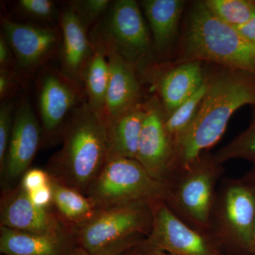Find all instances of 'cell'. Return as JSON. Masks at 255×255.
Instances as JSON below:
<instances>
[{
  "mask_svg": "<svg viewBox=\"0 0 255 255\" xmlns=\"http://www.w3.org/2000/svg\"><path fill=\"white\" fill-rule=\"evenodd\" d=\"M16 7L20 14L38 24L45 25L56 16L60 17L56 4L51 0H19Z\"/></svg>",
  "mask_w": 255,
  "mask_h": 255,
  "instance_id": "obj_27",
  "label": "cell"
},
{
  "mask_svg": "<svg viewBox=\"0 0 255 255\" xmlns=\"http://www.w3.org/2000/svg\"><path fill=\"white\" fill-rule=\"evenodd\" d=\"M198 61L255 75V46L218 18L204 1L188 13L179 54L172 64Z\"/></svg>",
  "mask_w": 255,
  "mask_h": 255,
  "instance_id": "obj_3",
  "label": "cell"
},
{
  "mask_svg": "<svg viewBox=\"0 0 255 255\" xmlns=\"http://www.w3.org/2000/svg\"><path fill=\"white\" fill-rule=\"evenodd\" d=\"M50 185L53 191L52 208L62 222L73 231L95 214L97 208L85 194L52 177Z\"/></svg>",
  "mask_w": 255,
  "mask_h": 255,
  "instance_id": "obj_22",
  "label": "cell"
},
{
  "mask_svg": "<svg viewBox=\"0 0 255 255\" xmlns=\"http://www.w3.org/2000/svg\"><path fill=\"white\" fill-rule=\"evenodd\" d=\"M43 140L39 119L28 99L16 106L14 125L4 169L1 174V189L16 186L30 166Z\"/></svg>",
  "mask_w": 255,
  "mask_h": 255,
  "instance_id": "obj_12",
  "label": "cell"
},
{
  "mask_svg": "<svg viewBox=\"0 0 255 255\" xmlns=\"http://www.w3.org/2000/svg\"><path fill=\"white\" fill-rule=\"evenodd\" d=\"M0 226L33 233L55 232L70 228L62 222L53 208L43 209L35 205L19 183L1 189Z\"/></svg>",
  "mask_w": 255,
  "mask_h": 255,
  "instance_id": "obj_14",
  "label": "cell"
},
{
  "mask_svg": "<svg viewBox=\"0 0 255 255\" xmlns=\"http://www.w3.org/2000/svg\"><path fill=\"white\" fill-rule=\"evenodd\" d=\"M214 157L216 163L222 165L232 159H246L255 164V105L248 128L218 150Z\"/></svg>",
  "mask_w": 255,
  "mask_h": 255,
  "instance_id": "obj_24",
  "label": "cell"
},
{
  "mask_svg": "<svg viewBox=\"0 0 255 255\" xmlns=\"http://www.w3.org/2000/svg\"><path fill=\"white\" fill-rule=\"evenodd\" d=\"M236 28L243 38L255 46V14L248 22Z\"/></svg>",
  "mask_w": 255,
  "mask_h": 255,
  "instance_id": "obj_34",
  "label": "cell"
},
{
  "mask_svg": "<svg viewBox=\"0 0 255 255\" xmlns=\"http://www.w3.org/2000/svg\"><path fill=\"white\" fill-rule=\"evenodd\" d=\"M136 160L151 177L163 182L173 159L174 147L165 128V114L157 95L145 101Z\"/></svg>",
  "mask_w": 255,
  "mask_h": 255,
  "instance_id": "obj_13",
  "label": "cell"
},
{
  "mask_svg": "<svg viewBox=\"0 0 255 255\" xmlns=\"http://www.w3.org/2000/svg\"><path fill=\"white\" fill-rule=\"evenodd\" d=\"M243 179H244L246 182H248L252 187L254 188L255 190V164H254L251 170L249 171V172L243 177Z\"/></svg>",
  "mask_w": 255,
  "mask_h": 255,
  "instance_id": "obj_36",
  "label": "cell"
},
{
  "mask_svg": "<svg viewBox=\"0 0 255 255\" xmlns=\"http://www.w3.org/2000/svg\"><path fill=\"white\" fill-rule=\"evenodd\" d=\"M72 228L33 233L0 226L1 255H71L77 248Z\"/></svg>",
  "mask_w": 255,
  "mask_h": 255,
  "instance_id": "obj_17",
  "label": "cell"
},
{
  "mask_svg": "<svg viewBox=\"0 0 255 255\" xmlns=\"http://www.w3.org/2000/svg\"><path fill=\"white\" fill-rule=\"evenodd\" d=\"M153 221L150 234L142 241L152 249L172 255H223L211 233L184 223L162 199L151 201Z\"/></svg>",
  "mask_w": 255,
  "mask_h": 255,
  "instance_id": "obj_9",
  "label": "cell"
},
{
  "mask_svg": "<svg viewBox=\"0 0 255 255\" xmlns=\"http://www.w3.org/2000/svg\"><path fill=\"white\" fill-rule=\"evenodd\" d=\"M86 101L83 87L61 70L46 69L38 80V107L43 139L53 142L60 138L68 116Z\"/></svg>",
  "mask_w": 255,
  "mask_h": 255,
  "instance_id": "obj_10",
  "label": "cell"
},
{
  "mask_svg": "<svg viewBox=\"0 0 255 255\" xmlns=\"http://www.w3.org/2000/svg\"><path fill=\"white\" fill-rule=\"evenodd\" d=\"M223 172V165L216 163L214 154L204 152L187 169L162 182L166 189L163 201L191 227L211 233L216 184Z\"/></svg>",
  "mask_w": 255,
  "mask_h": 255,
  "instance_id": "obj_4",
  "label": "cell"
},
{
  "mask_svg": "<svg viewBox=\"0 0 255 255\" xmlns=\"http://www.w3.org/2000/svg\"><path fill=\"white\" fill-rule=\"evenodd\" d=\"M252 255H255V224L253 234V244H252Z\"/></svg>",
  "mask_w": 255,
  "mask_h": 255,
  "instance_id": "obj_37",
  "label": "cell"
},
{
  "mask_svg": "<svg viewBox=\"0 0 255 255\" xmlns=\"http://www.w3.org/2000/svg\"><path fill=\"white\" fill-rule=\"evenodd\" d=\"M145 113V102H142L115 118L105 120L108 146L107 158H136Z\"/></svg>",
  "mask_w": 255,
  "mask_h": 255,
  "instance_id": "obj_20",
  "label": "cell"
},
{
  "mask_svg": "<svg viewBox=\"0 0 255 255\" xmlns=\"http://www.w3.org/2000/svg\"><path fill=\"white\" fill-rule=\"evenodd\" d=\"M208 70V87L195 119L174 150L167 178L184 170L216 145L233 114L241 107L255 105V75L215 66Z\"/></svg>",
  "mask_w": 255,
  "mask_h": 255,
  "instance_id": "obj_1",
  "label": "cell"
},
{
  "mask_svg": "<svg viewBox=\"0 0 255 255\" xmlns=\"http://www.w3.org/2000/svg\"><path fill=\"white\" fill-rule=\"evenodd\" d=\"M16 108L12 99L3 101L0 106V173L4 167Z\"/></svg>",
  "mask_w": 255,
  "mask_h": 255,
  "instance_id": "obj_28",
  "label": "cell"
},
{
  "mask_svg": "<svg viewBox=\"0 0 255 255\" xmlns=\"http://www.w3.org/2000/svg\"><path fill=\"white\" fill-rule=\"evenodd\" d=\"M140 5L135 0L112 1L90 33L114 48L137 72L144 73L152 65L155 48Z\"/></svg>",
  "mask_w": 255,
  "mask_h": 255,
  "instance_id": "obj_5",
  "label": "cell"
},
{
  "mask_svg": "<svg viewBox=\"0 0 255 255\" xmlns=\"http://www.w3.org/2000/svg\"><path fill=\"white\" fill-rule=\"evenodd\" d=\"M28 194L32 202L38 207L43 209H50L52 207L53 191L50 184Z\"/></svg>",
  "mask_w": 255,
  "mask_h": 255,
  "instance_id": "obj_33",
  "label": "cell"
},
{
  "mask_svg": "<svg viewBox=\"0 0 255 255\" xmlns=\"http://www.w3.org/2000/svg\"><path fill=\"white\" fill-rule=\"evenodd\" d=\"M145 238L144 236H137L128 238L95 253H89L82 248L77 247L71 255H124L132 248L140 244Z\"/></svg>",
  "mask_w": 255,
  "mask_h": 255,
  "instance_id": "obj_29",
  "label": "cell"
},
{
  "mask_svg": "<svg viewBox=\"0 0 255 255\" xmlns=\"http://www.w3.org/2000/svg\"><path fill=\"white\" fill-rule=\"evenodd\" d=\"M132 249H130V251H128L127 253H126L125 254H124V255H134L133 253H132Z\"/></svg>",
  "mask_w": 255,
  "mask_h": 255,
  "instance_id": "obj_38",
  "label": "cell"
},
{
  "mask_svg": "<svg viewBox=\"0 0 255 255\" xmlns=\"http://www.w3.org/2000/svg\"><path fill=\"white\" fill-rule=\"evenodd\" d=\"M50 182L51 177L46 169L30 168L23 174L18 183L26 192L31 193L49 185Z\"/></svg>",
  "mask_w": 255,
  "mask_h": 255,
  "instance_id": "obj_30",
  "label": "cell"
},
{
  "mask_svg": "<svg viewBox=\"0 0 255 255\" xmlns=\"http://www.w3.org/2000/svg\"><path fill=\"white\" fill-rule=\"evenodd\" d=\"M101 43L105 47L110 66V82L103 114L105 120H110L142 102L141 87L137 70L131 64L112 47Z\"/></svg>",
  "mask_w": 255,
  "mask_h": 255,
  "instance_id": "obj_18",
  "label": "cell"
},
{
  "mask_svg": "<svg viewBox=\"0 0 255 255\" xmlns=\"http://www.w3.org/2000/svg\"><path fill=\"white\" fill-rule=\"evenodd\" d=\"M142 241L140 244L132 248V252L134 255H172L166 252L148 248L143 245Z\"/></svg>",
  "mask_w": 255,
  "mask_h": 255,
  "instance_id": "obj_35",
  "label": "cell"
},
{
  "mask_svg": "<svg viewBox=\"0 0 255 255\" xmlns=\"http://www.w3.org/2000/svg\"><path fill=\"white\" fill-rule=\"evenodd\" d=\"M152 221L150 200L97 209L91 219L74 230L77 246L95 253L128 238L147 237Z\"/></svg>",
  "mask_w": 255,
  "mask_h": 255,
  "instance_id": "obj_6",
  "label": "cell"
},
{
  "mask_svg": "<svg viewBox=\"0 0 255 255\" xmlns=\"http://www.w3.org/2000/svg\"><path fill=\"white\" fill-rule=\"evenodd\" d=\"M255 224V190L243 178L228 181L216 193L211 233L219 244L237 247L252 255Z\"/></svg>",
  "mask_w": 255,
  "mask_h": 255,
  "instance_id": "obj_8",
  "label": "cell"
},
{
  "mask_svg": "<svg viewBox=\"0 0 255 255\" xmlns=\"http://www.w3.org/2000/svg\"><path fill=\"white\" fill-rule=\"evenodd\" d=\"M146 70L152 71V83L165 117L200 88L206 75L204 63L198 61L172 64L165 68L150 66Z\"/></svg>",
  "mask_w": 255,
  "mask_h": 255,
  "instance_id": "obj_15",
  "label": "cell"
},
{
  "mask_svg": "<svg viewBox=\"0 0 255 255\" xmlns=\"http://www.w3.org/2000/svg\"><path fill=\"white\" fill-rule=\"evenodd\" d=\"M112 3L110 0H73L68 5L89 31L103 17Z\"/></svg>",
  "mask_w": 255,
  "mask_h": 255,
  "instance_id": "obj_26",
  "label": "cell"
},
{
  "mask_svg": "<svg viewBox=\"0 0 255 255\" xmlns=\"http://www.w3.org/2000/svg\"><path fill=\"white\" fill-rule=\"evenodd\" d=\"M21 75L15 69H0V100H11L17 91Z\"/></svg>",
  "mask_w": 255,
  "mask_h": 255,
  "instance_id": "obj_31",
  "label": "cell"
},
{
  "mask_svg": "<svg viewBox=\"0 0 255 255\" xmlns=\"http://www.w3.org/2000/svg\"><path fill=\"white\" fill-rule=\"evenodd\" d=\"M61 147L50 157L52 178L85 194L107 159V128L104 116L87 101L68 116L60 133Z\"/></svg>",
  "mask_w": 255,
  "mask_h": 255,
  "instance_id": "obj_2",
  "label": "cell"
},
{
  "mask_svg": "<svg viewBox=\"0 0 255 255\" xmlns=\"http://www.w3.org/2000/svg\"><path fill=\"white\" fill-rule=\"evenodd\" d=\"M1 33L14 52L21 76L42 68L59 53L61 33L58 28L36 23H18L1 16Z\"/></svg>",
  "mask_w": 255,
  "mask_h": 255,
  "instance_id": "obj_11",
  "label": "cell"
},
{
  "mask_svg": "<svg viewBox=\"0 0 255 255\" xmlns=\"http://www.w3.org/2000/svg\"><path fill=\"white\" fill-rule=\"evenodd\" d=\"M207 87L208 80L206 75L205 80L200 88L185 102H183L173 112L165 117L166 130L173 144L174 150L177 144L194 122L198 111L200 108L201 102L206 95Z\"/></svg>",
  "mask_w": 255,
  "mask_h": 255,
  "instance_id": "obj_23",
  "label": "cell"
},
{
  "mask_svg": "<svg viewBox=\"0 0 255 255\" xmlns=\"http://www.w3.org/2000/svg\"><path fill=\"white\" fill-rule=\"evenodd\" d=\"M209 9L220 19L237 28L255 14L254 0H204Z\"/></svg>",
  "mask_w": 255,
  "mask_h": 255,
  "instance_id": "obj_25",
  "label": "cell"
},
{
  "mask_svg": "<svg viewBox=\"0 0 255 255\" xmlns=\"http://www.w3.org/2000/svg\"><path fill=\"white\" fill-rule=\"evenodd\" d=\"M141 9L153 41L156 53L163 55L177 38L185 8L184 0H142Z\"/></svg>",
  "mask_w": 255,
  "mask_h": 255,
  "instance_id": "obj_19",
  "label": "cell"
},
{
  "mask_svg": "<svg viewBox=\"0 0 255 255\" xmlns=\"http://www.w3.org/2000/svg\"></svg>",
  "mask_w": 255,
  "mask_h": 255,
  "instance_id": "obj_39",
  "label": "cell"
},
{
  "mask_svg": "<svg viewBox=\"0 0 255 255\" xmlns=\"http://www.w3.org/2000/svg\"><path fill=\"white\" fill-rule=\"evenodd\" d=\"M0 69L16 70L15 55L2 33H0Z\"/></svg>",
  "mask_w": 255,
  "mask_h": 255,
  "instance_id": "obj_32",
  "label": "cell"
},
{
  "mask_svg": "<svg viewBox=\"0 0 255 255\" xmlns=\"http://www.w3.org/2000/svg\"><path fill=\"white\" fill-rule=\"evenodd\" d=\"M61 44L59 58L62 73L82 85L84 72L93 53L90 33L73 10L67 5L60 13Z\"/></svg>",
  "mask_w": 255,
  "mask_h": 255,
  "instance_id": "obj_16",
  "label": "cell"
},
{
  "mask_svg": "<svg viewBox=\"0 0 255 255\" xmlns=\"http://www.w3.org/2000/svg\"><path fill=\"white\" fill-rule=\"evenodd\" d=\"M90 37L94 50L84 72L82 85L87 104L103 115L110 82V66L103 44L96 37L91 34Z\"/></svg>",
  "mask_w": 255,
  "mask_h": 255,
  "instance_id": "obj_21",
  "label": "cell"
},
{
  "mask_svg": "<svg viewBox=\"0 0 255 255\" xmlns=\"http://www.w3.org/2000/svg\"><path fill=\"white\" fill-rule=\"evenodd\" d=\"M163 183L151 177L136 159L107 158L86 196L97 209L165 197Z\"/></svg>",
  "mask_w": 255,
  "mask_h": 255,
  "instance_id": "obj_7",
  "label": "cell"
}]
</instances>
